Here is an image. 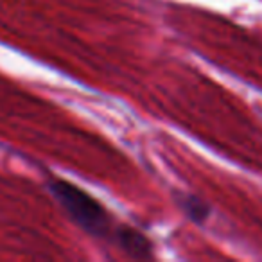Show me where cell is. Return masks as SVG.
<instances>
[{"label":"cell","mask_w":262,"mask_h":262,"mask_svg":"<svg viewBox=\"0 0 262 262\" xmlns=\"http://www.w3.org/2000/svg\"><path fill=\"white\" fill-rule=\"evenodd\" d=\"M47 190L77 228L97 241L113 243L119 225H115L101 201H97L79 185L61 178L47 180Z\"/></svg>","instance_id":"obj_1"},{"label":"cell","mask_w":262,"mask_h":262,"mask_svg":"<svg viewBox=\"0 0 262 262\" xmlns=\"http://www.w3.org/2000/svg\"><path fill=\"white\" fill-rule=\"evenodd\" d=\"M120 251L127 255V257L133 258H149L153 257V243L151 239L142 233L140 230L133 228V226L119 225L117 226L115 237H113V243Z\"/></svg>","instance_id":"obj_2"},{"label":"cell","mask_w":262,"mask_h":262,"mask_svg":"<svg viewBox=\"0 0 262 262\" xmlns=\"http://www.w3.org/2000/svg\"><path fill=\"white\" fill-rule=\"evenodd\" d=\"M174 201L180 207V210L187 215L192 223L203 225L212 214V208L207 201H203L201 198L194 196V194L187 192H174Z\"/></svg>","instance_id":"obj_3"}]
</instances>
